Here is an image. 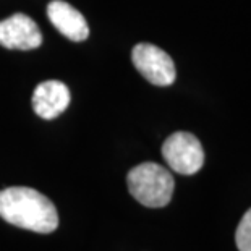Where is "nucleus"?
Instances as JSON below:
<instances>
[{"label":"nucleus","instance_id":"f257e3e1","mask_svg":"<svg viewBox=\"0 0 251 251\" xmlns=\"http://www.w3.org/2000/svg\"><path fill=\"white\" fill-rule=\"evenodd\" d=\"M0 217L37 233H50L58 227V214L52 201L28 186H10L0 191Z\"/></svg>","mask_w":251,"mask_h":251},{"label":"nucleus","instance_id":"f03ea898","mask_svg":"<svg viewBox=\"0 0 251 251\" xmlns=\"http://www.w3.org/2000/svg\"><path fill=\"white\" fill-rule=\"evenodd\" d=\"M131 196L146 207H164L172 200L175 181L167 169L154 162L133 167L126 175Z\"/></svg>","mask_w":251,"mask_h":251},{"label":"nucleus","instance_id":"7ed1b4c3","mask_svg":"<svg viewBox=\"0 0 251 251\" xmlns=\"http://www.w3.org/2000/svg\"><path fill=\"white\" fill-rule=\"evenodd\" d=\"M162 156L174 172L193 175L204 164V151L200 140L188 131H177L162 144Z\"/></svg>","mask_w":251,"mask_h":251},{"label":"nucleus","instance_id":"20e7f679","mask_svg":"<svg viewBox=\"0 0 251 251\" xmlns=\"http://www.w3.org/2000/svg\"><path fill=\"white\" fill-rule=\"evenodd\" d=\"M131 60L136 70L154 86H170L175 81L177 72L172 57L157 46L148 42L135 46L131 50Z\"/></svg>","mask_w":251,"mask_h":251},{"label":"nucleus","instance_id":"39448f33","mask_svg":"<svg viewBox=\"0 0 251 251\" xmlns=\"http://www.w3.org/2000/svg\"><path fill=\"white\" fill-rule=\"evenodd\" d=\"M41 42V31L28 15L15 13L0 21V46L5 49L31 50L39 47Z\"/></svg>","mask_w":251,"mask_h":251},{"label":"nucleus","instance_id":"423d86ee","mask_svg":"<svg viewBox=\"0 0 251 251\" xmlns=\"http://www.w3.org/2000/svg\"><path fill=\"white\" fill-rule=\"evenodd\" d=\"M70 104V91L62 81L49 79L37 84L33 94V109L41 119L52 120L67 110Z\"/></svg>","mask_w":251,"mask_h":251},{"label":"nucleus","instance_id":"0eeeda50","mask_svg":"<svg viewBox=\"0 0 251 251\" xmlns=\"http://www.w3.org/2000/svg\"><path fill=\"white\" fill-rule=\"evenodd\" d=\"M47 17L50 23L70 41H84L89 36L86 18L63 0H52L47 5Z\"/></svg>","mask_w":251,"mask_h":251},{"label":"nucleus","instance_id":"6e6552de","mask_svg":"<svg viewBox=\"0 0 251 251\" xmlns=\"http://www.w3.org/2000/svg\"><path fill=\"white\" fill-rule=\"evenodd\" d=\"M235 243L238 251H251V207L245 212L235 232Z\"/></svg>","mask_w":251,"mask_h":251}]
</instances>
